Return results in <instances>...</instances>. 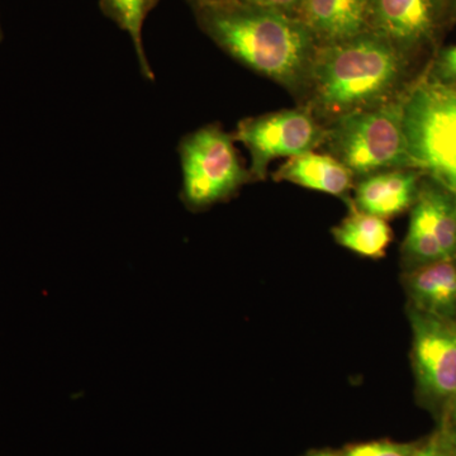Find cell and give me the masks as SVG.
Instances as JSON below:
<instances>
[{
  "label": "cell",
  "instance_id": "52a82bcc",
  "mask_svg": "<svg viewBox=\"0 0 456 456\" xmlns=\"http://www.w3.org/2000/svg\"><path fill=\"white\" fill-rule=\"evenodd\" d=\"M449 23V0H370L369 31L422 70Z\"/></svg>",
  "mask_w": 456,
  "mask_h": 456
},
{
  "label": "cell",
  "instance_id": "5bb4252c",
  "mask_svg": "<svg viewBox=\"0 0 456 456\" xmlns=\"http://www.w3.org/2000/svg\"><path fill=\"white\" fill-rule=\"evenodd\" d=\"M335 241L351 253L369 259H380L392 242L387 220L350 208L349 215L332 230Z\"/></svg>",
  "mask_w": 456,
  "mask_h": 456
},
{
  "label": "cell",
  "instance_id": "277c9868",
  "mask_svg": "<svg viewBox=\"0 0 456 456\" xmlns=\"http://www.w3.org/2000/svg\"><path fill=\"white\" fill-rule=\"evenodd\" d=\"M403 122L415 167L456 197V89L430 82L424 71L408 93Z\"/></svg>",
  "mask_w": 456,
  "mask_h": 456
},
{
  "label": "cell",
  "instance_id": "ac0fdd59",
  "mask_svg": "<svg viewBox=\"0 0 456 456\" xmlns=\"http://www.w3.org/2000/svg\"><path fill=\"white\" fill-rule=\"evenodd\" d=\"M415 456H456V443L443 425L419 443Z\"/></svg>",
  "mask_w": 456,
  "mask_h": 456
},
{
  "label": "cell",
  "instance_id": "ba28073f",
  "mask_svg": "<svg viewBox=\"0 0 456 456\" xmlns=\"http://www.w3.org/2000/svg\"><path fill=\"white\" fill-rule=\"evenodd\" d=\"M417 392L439 422L456 397V321L408 307Z\"/></svg>",
  "mask_w": 456,
  "mask_h": 456
},
{
  "label": "cell",
  "instance_id": "ffe728a7",
  "mask_svg": "<svg viewBox=\"0 0 456 456\" xmlns=\"http://www.w3.org/2000/svg\"><path fill=\"white\" fill-rule=\"evenodd\" d=\"M439 425H443L449 431V434L452 435V439L456 443V397L450 402Z\"/></svg>",
  "mask_w": 456,
  "mask_h": 456
},
{
  "label": "cell",
  "instance_id": "7a4b0ae2",
  "mask_svg": "<svg viewBox=\"0 0 456 456\" xmlns=\"http://www.w3.org/2000/svg\"><path fill=\"white\" fill-rule=\"evenodd\" d=\"M191 8L198 26L221 50L299 97L318 45L298 18L245 0H211Z\"/></svg>",
  "mask_w": 456,
  "mask_h": 456
},
{
  "label": "cell",
  "instance_id": "3957f363",
  "mask_svg": "<svg viewBox=\"0 0 456 456\" xmlns=\"http://www.w3.org/2000/svg\"><path fill=\"white\" fill-rule=\"evenodd\" d=\"M407 95L330 123L321 149L340 161L355 182L378 171L415 167L404 134Z\"/></svg>",
  "mask_w": 456,
  "mask_h": 456
},
{
  "label": "cell",
  "instance_id": "9a60e30c",
  "mask_svg": "<svg viewBox=\"0 0 456 456\" xmlns=\"http://www.w3.org/2000/svg\"><path fill=\"white\" fill-rule=\"evenodd\" d=\"M159 2L160 0H99L104 16L130 36L139 59L141 74L150 82H154L155 77L143 49L142 28L147 16Z\"/></svg>",
  "mask_w": 456,
  "mask_h": 456
},
{
  "label": "cell",
  "instance_id": "d6986e66",
  "mask_svg": "<svg viewBox=\"0 0 456 456\" xmlns=\"http://www.w3.org/2000/svg\"><path fill=\"white\" fill-rule=\"evenodd\" d=\"M245 2L259 5V7L274 9V11L296 18L298 16V11L302 4V0H245Z\"/></svg>",
  "mask_w": 456,
  "mask_h": 456
},
{
  "label": "cell",
  "instance_id": "7c38bea8",
  "mask_svg": "<svg viewBox=\"0 0 456 456\" xmlns=\"http://www.w3.org/2000/svg\"><path fill=\"white\" fill-rule=\"evenodd\" d=\"M404 288L408 307L456 321V257L406 270Z\"/></svg>",
  "mask_w": 456,
  "mask_h": 456
},
{
  "label": "cell",
  "instance_id": "4fadbf2b",
  "mask_svg": "<svg viewBox=\"0 0 456 456\" xmlns=\"http://www.w3.org/2000/svg\"><path fill=\"white\" fill-rule=\"evenodd\" d=\"M273 179L342 198L350 204V191L355 187L353 174L326 152L312 151L288 159L287 163L273 174Z\"/></svg>",
  "mask_w": 456,
  "mask_h": 456
},
{
  "label": "cell",
  "instance_id": "5b68a950",
  "mask_svg": "<svg viewBox=\"0 0 456 456\" xmlns=\"http://www.w3.org/2000/svg\"><path fill=\"white\" fill-rule=\"evenodd\" d=\"M183 171L180 200L191 212H200L231 200L253 182L237 154L232 134L218 123L185 134L178 146Z\"/></svg>",
  "mask_w": 456,
  "mask_h": 456
},
{
  "label": "cell",
  "instance_id": "603a6c76",
  "mask_svg": "<svg viewBox=\"0 0 456 456\" xmlns=\"http://www.w3.org/2000/svg\"><path fill=\"white\" fill-rule=\"evenodd\" d=\"M189 3H191V5L197 4V3H202V2H211V0H188Z\"/></svg>",
  "mask_w": 456,
  "mask_h": 456
},
{
  "label": "cell",
  "instance_id": "6da1fadb",
  "mask_svg": "<svg viewBox=\"0 0 456 456\" xmlns=\"http://www.w3.org/2000/svg\"><path fill=\"white\" fill-rule=\"evenodd\" d=\"M424 71L391 44L367 31L318 46L297 101L326 127L342 117L404 97Z\"/></svg>",
  "mask_w": 456,
  "mask_h": 456
},
{
  "label": "cell",
  "instance_id": "8992f818",
  "mask_svg": "<svg viewBox=\"0 0 456 456\" xmlns=\"http://www.w3.org/2000/svg\"><path fill=\"white\" fill-rule=\"evenodd\" d=\"M326 128L301 106L241 119L232 137L250 154L253 182L268 176L269 164L278 158H294L321 149Z\"/></svg>",
  "mask_w": 456,
  "mask_h": 456
},
{
  "label": "cell",
  "instance_id": "7402d4cb",
  "mask_svg": "<svg viewBox=\"0 0 456 456\" xmlns=\"http://www.w3.org/2000/svg\"><path fill=\"white\" fill-rule=\"evenodd\" d=\"M450 23L456 22V0H449Z\"/></svg>",
  "mask_w": 456,
  "mask_h": 456
},
{
  "label": "cell",
  "instance_id": "44dd1931",
  "mask_svg": "<svg viewBox=\"0 0 456 456\" xmlns=\"http://www.w3.org/2000/svg\"><path fill=\"white\" fill-rule=\"evenodd\" d=\"M305 456H341V454L340 452H332V450H317V452H312Z\"/></svg>",
  "mask_w": 456,
  "mask_h": 456
},
{
  "label": "cell",
  "instance_id": "cb8c5ba5",
  "mask_svg": "<svg viewBox=\"0 0 456 456\" xmlns=\"http://www.w3.org/2000/svg\"><path fill=\"white\" fill-rule=\"evenodd\" d=\"M3 40V31H2V26H0V42Z\"/></svg>",
  "mask_w": 456,
  "mask_h": 456
},
{
  "label": "cell",
  "instance_id": "2e32d148",
  "mask_svg": "<svg viewBox=\"0 0 456 456\" xmlns=\"http://www.w3.org/2000/svg\"><path fill=\"white\" fill-rule=\"evenodd\" d=\"M419 443H395L391 440H375L346 446L341 456H415Z\"/></svg>",
  "mask_w": 456,
  "mask_h": 456
},
{
  "label": "cell",
  "instance_id": "30bf717a",
  "mask_svg": "<svg viewBox=\"0 0 456 456\" xmlns=\"http://www.w3.org/2000/svg\"><path fill=\"white\" fill-rule=\"evenodd\" d=\"M426 174L417 167L378 171L356 180L350 208L388 221L410 212Z\"/></svg>",
  "mask_w": 456,
  "mask_h": 456
},
{
  "label": "cell",
  "instance_id": "8fae6325",
  "mask_svg": "<svg viewBox=\"0 0 456 456\" xmlns=\"http://www.w3.org/2000/svg\"><path fill=\"white\" fill-rule=\"evenodd\" d=\"M369 11L370 0H302L297 18L327 46L369 31Z\"/></svg>",
  "mask_w": 456,
  "mask_h": 456
},
{
  "label": "cell",
  "instance_id": "e0dca14e",
  "mask_svg": "<svg viewBox=\"0 0 456 456\" xmlns=\"http://www.w3.org/2000/svg\"><path fill=\"white\" fill-rule=\"evenodd\" d=\"M426 79L456 89V45L441 47L426 66Z\"/></svg>",
  "mask_w": 456,
  "mask_h": 456
},
{
  "label": "cell",
  "instance_id": "9c48e42d",
  "mask_svg": "<svg viewBox=\"0 0 456 456\" xmlns=\"http://www.w3.org/2000/svg\"><path fill=\"white\" fill-rule=\"evenodd\" d=\"M456 257V197L425 175L402 244L406 270Z\"/></svg>",
  "mask_w": 456,
  "mask_h": 456
}]
</instances>
